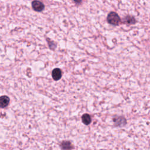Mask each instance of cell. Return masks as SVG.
Segmentation results:
<instances>
[{"mask_svg": "<svg viewBox=\"0 0 150 150\" xmlns=\"http://www.w3.org/2000/svg\"><path fill=\"white\" fill-rule=\"evenodd\" d=\"M107 21L108 23L112 25L117 26L120 23L121 19L120 16L117 13L114 12H111L107 15Z\"/></svg>", "mask_w": 150, "mask_h": 150, "instance_id": "6da1fadb", "label": "cell"}, {"mask_svg": "<svg viewBox=\"0 0 150 150\" xmlns=\"http://www.w3.org/2000/svg\"><path fill=\"white\" fill-rule=\"evenodd\" d=\"M32 6L33 9L36 12H41L45 8L44 4L39 1L35 0L32 2Z\"/></svg>", "mask_w": 150, "mask_h": 150, "instance_id": "7a4b0ae2", "label": "cell"}, {"mask_svg": "<svg viewBox=\"0 0 150 150\" xmlns=\"http://www.w3.org/2000/svg\"><path fill=\"white\" fill-rule=\"evenodd\" d=\"M52 78L54 80H59L62 77V71L59 68H56L52 72Z\"/></svg>", "mask_w": 150, "mask_h": 150, "instance_id": "3957f363", "label": "cell"}, {"mask_svg": "<svg viewBox=\"0 0 150 150\" xmlns=\"http://www.w3.org/2000/svg\"><path fill=\"white\" fill-rule=\"evenodd\" d=\"M9 103V98L6 96H2L0 97V107H6Z\"/></svg>", "mask_w": 150, "mask_h": 150, "instance_id": "277c9868", "label": "cell"}, {"mask_svg": "<svg viewBox=\"0 0 150 150\" xmlns=\"http://www.w3.org/2000/svg\"><path fill=\"white\" fill-rule=\"evenodd\" d=\"M115 125L117 126H122L126 124V120L122 117H118L114 119Z\"/></svg>", "mask_w": 150, "mask_h": 150, "instance_id": "5b68a950", "label": "cell"}, {"mask_svg": "<svg viewBox=\"0 0 150 150\" xmlns=\"http://www.w3.org/2000/svg\"><path fill=\"white\" fill-rule=\"evenodd\" d=\"M81 120L85 124V125H88L91 123V117L89 114H84L82 115L81 117Z\"/></svg>", "mask_w": 150, "mask_h": 150, "instance_id": "8992f818", "label": "cell"}, {"mask_svg": "<svg viewBox=\"0 0 150 150\" xmlns=\"http://www.w3.org/2000/svg\"><path fill=\"white\" fill-rule=\"evenodd\" d=\"M135 22H136L135 19L132 16H128L124 18V22L128 24H134Z\"/></svg>", "mask_w": 150, "mask_h": 150, "instance_id": "52a82bcc", "label": "cell"}, {"mask_svg": "<svg viewBox=\"0 0 150 150\" xmlns=\"http://www.w3.org/2000/svg\"><path fill=\"white\" fill-rule=\"evenodd\" d=\"M73 1H74V2L75 3H76V4H80V3L81 2V1H82V0H73Z\"/></svg>", "mask_w": 150, "mask_h": 150, "instance_id": "ba28073f", "label": "cell"}]
</instances>
